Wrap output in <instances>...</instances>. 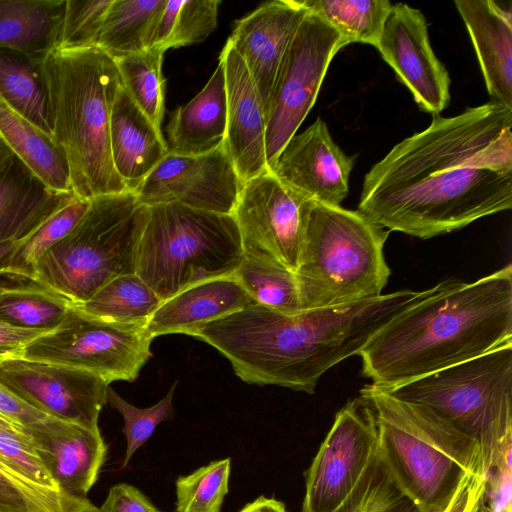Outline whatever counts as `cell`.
<instances>
[{
    "mask_svg": "<svg viewBox=\"0 0 512 512\" xmlns=\"http://www.w3.org/2000/svg\"><path fill=\"white\" fill-rule=\"evenodd\" d=\"M110 148L113 165L126 188L134 192L169 152L159 132L122 85L111 110Z\"/></svg>",
    "mask_w": 512,
    "mask_h": 512,
    "instance_id": "22",
    "label": "cell"
},
{
    "mask_svg": "<svg viewBox=\"0 0 512 512\" xmlns=\"http://www.w3.org/2000/svg\"><path fill=\"white\" fill-rule=\"evenodd\" d=\"M178 381H175L167 394L155 405L137 408L112 388L107 390V402L116 409L124 420L122 432L126 438L127 448L121 469L125 468L134 453L151 437L156 427L171 417L173 412V395Z\"/></svg>",
    "mask_w": 512,
    "mask_h": 512,
    "instance_id": "39",
    "label": "cell"
},
{
    "mask_svg": "<svg viewBox=\"0 0 512 512\" xmlns=\"http://www.w3.org/2000/svg\"><path fill=\"white\" fill-rule=\"evenodd\" d=\"M15 155L0 136V174L9 166Z\"/></svg>",
    "mask_w": 512,
    "mask_h": 512,
    "instance_id": "49",
    "label": "cell"
},
{
    "mask_svg": "<svg viewBox=\"0 0 512 512\" xmlns=\"http://www.w3.org/2000/svg\"><path fill=\"white\" fill-rule=\"evenodd\" d=\"M148 207L133 192L98 196L37 262L31 282L78 306L109 281L136 273Z\"/></svg>",
    "mask_w": 512,
    "mask_h": 512,
    "instance_id": "6",
    "label": "cell"
},
{
    "mask_svg": "<svg viewBox=\"0 0 512 512\" xmlns=\"http://www.w3.org/2000/svg\"><path fill=\"white\" fill-rule=\"evenodd\" d=\"M388 233L358 210L309 200L295 272L300 311L381 296L390 275Z\"/></svg>",
    "mask_w": 512,
    "mask_h": 512,
    "instance_id": "5",
    "label": "cell"
},
{
    "mask_svg": "<svg viewBox=\"0 0 512 512\" xmlns=\"http://www.w3.org/2000/svg\"><path fill=\"white\" fill-rule=\"evenodd\" d=\"M0 464L35 485L60 491L21 431L0 426Z\"/></svg>",
    "mask_w": 512,
    "mask_h": 512,
    "instance_id": "41",
    "label": "cell"
},
{
    "mask_svg": "<svg viewBox=\"0 0 512 512\" xmlns=\"http://www.w3.org/2000/svg\"><path fill=\"white\" fill-rule=\"evenodd\" d=\"M256 304L235 275L206 280L163 301L146 330L154 339L166 334H187L197 328Z\"/></svg>",
    "mask_w": 512,
    "mask_h": 512,
    "instance_id": "21",
    "label": "cell"
},
{
    "mask_svg": "<svg viewBox=\"0 0 512 512\" xmlns=\"http://www.w3.org/2000/svg\"><path fill=\"white\" fill-rule=\"evenodd\" d=\"M19 283L0 286V319L14 326L47 332L58 326L73 305L42 286Z\"/></svg>",
    "mask_w": 512,
    "mask_h": 512,
    "instance_id": "32",
    "label": "cell"
},
{
    "mask_svg": "<svg viewBox=\"0 0 512 512\" xmlns=\"http://www.w3.org/2000/svg\"><path fill=\"white\" fill-rule=\"evenodd\" d=\"M484 475L465 478L445 512H478Z\"/></svg>",
    "mask_w": 512,
    "mask_h": 512,
    "instance_id": "46",
    "label": "cell"
},
{
    "mask_svg": "<svg viewBox=\"0 0 512 512\" xmlns=\"http://www.w3.org/2000/svg\"><path fill=\"white\" fill-rule=\"evenodd\" d=\"M73 196L47 189L15 156L0 174V244L22 241Z\"/></svg>",
    "mask_w": 512,
    "mask_h": 512,
    "instance_id": "24",
    "label": "cell"
},
{
    "mask_svg": "<svg viewBox=\"0 0 512 512\" xmlns=\"http://www.w3.org/2000/svg\"><path fill=\"white\" fill-rule=\"evenodd\" d=\"M164 50L151 47L115 60L121 85L136 106L161 133L165 113Z\"/></svg>",
    "mask_w": 512,
    "mask_h": 512,
    "instance_id": "31",
    "label": "cell"
},
{
    "mask_svg": "<svg viewBox=\"0 0 512 512\" xmlns=\"http://www.w3.org/2000/svg\"><path fill=\"white\" fill-rule=\"evenodd\" d=\"M163 301L136 274L119 276L78 305L87 314L122 323L146 326Z\"/></svg>",
    "mask_w": 512,
    "mask_h": 512,
    "instance_id": "30",
    "label": "cell"
},
{
    "mask_svg": "<svg viewBox=\"0 0 512 512\" xmlns=\"http://www.w3.org/2000/svg\"><path fill=\"white\" fill-rule=\"evenodd\" d=\"M512 207V108L491 100L431 123L366 173L358 211L421 239Z\"/></svg>",
    "mask_w": 512,
    "mask_h": 512,
    "instance_id": "1",
    "label": "cell"
},
{
    "mask_svg": "<svg viewBox=\"0 0 512 512\" xmlns=\"http://www.w3.org/2000/svg\"><path fill=\"white\" fill-rule=\"evenodd\" d=\"M0 414L22 429L47 417L44 413L15 397L1 385Z\"/></svg>",
    "mask_w": 512,
    "mask_h": 512,
    "instance_id": "45",
    "label": "cell"
},
{
    "mask_svg": "<svg viewBox=\"0 0 512 512\" xmlns=\"http://www.w3.org/2000/svg\"><path fill=\"white\" fill-rule=\"evenodd\" d=\"M219 59L224 64L227 98L224 145L240 180L245 183L268 171L266 117L248 70L228 41Z\"/></svg>",
    "mask_w": 512,
    "mask_h": 512,
    "instance_id": "19",
    "label": "cell"
},
{
    "mask_svg": "<svg viewBox=\"0 0 512 512\" xmlns=\"http://www.w3.org/2000/svg\"><path fill=\"white\" fill-rule=\"evenodd\" d=\"M152 340L144 325L104 320L72 305L58 326L27 344L21 358L83 370L108 383L132 382L152 356Z\"/></svg>",
    "mask_w": 512,
    "mask_h": 512,
    "instance_id": "9",
    "label": "cell"
},
{
    "mask_svg": "<svg viewBox=\"0 0 512 512\" xmlns=\"http://www.w3.org/2000/svg\"><path fill=\"white\" fill-rule=\"evenodd\" d=\"M309 200L269 170L245 182L232 213L243 254L295 274Z\"/></svg>",
    "mask_w": 512,
    "mask_h": 512,
    "instance_id": "11",
    "label": "cell"
},
{
    "mask_svg": "<svg viewBox=\"0 0 512 512\" xmlns=\"http://www.w3.org/2000/svg\"><path fill=\"white\" fill-rule=\"evenodd\" d=\"M376 48L421 110L440 114L449 105L450 76L432 49L420 10L392 4Z\"/></svg>",
    "mask_w": 512,
    "mask_h": 512,
    "instance_id": "15",
    "label": "cell"
},
{
    "mask_svg": "<svg viewBox=\"0 0 512 512\" xmlns=\"http://www.w3.org/2000/svg\"><path fill=\"white\" fill-rule=\"evenodd\" d=\"M512 344L511 264L466 283L431 287L359 352L362 373L388 388Z\"/></svg>",
    "mask_w": 512,
    "mask_h": 512,
    "instance_id": "2",
    "label": "cell"
},
{
    "mask_svg": "<svg viewBox=\"0 0 512 512\" xmlns=\"http://www.w3.org/2000/svg\"><path fill=\"white\" fill-rule=\"evenodd\" d=\"M0 101L52 134L42 62L18 51L0 48Z\"/></svg>",
    "mask_w": 512,
    "mask_h": 512,
    "instance_id": "28",
    "label": "cell"
},
{
    "mask_svg": "<svg viewBox=\"0 0 512 512\" xmlns=\"http://www.w3.org/2000/svg\"><path fill=\"white\" fill-rule=\"evenodd\" d=\"M42 74L52 134L66 153L74 196L127 192L110 148L111 110L121 86L115 60L97 47L54 49Z\"/></svg>",
    "mask_w": 512,
    "mask_h": 512,
    "instance_id": "3",
    "label": "cell"
},
{
    "mask_svg": "<svg viewBox=\"0 0 512 512\" xmlns=\"http://www.w3.org/2000/svg\"><path fill=\"white\" fill-rule=\"evenodd\" d=\"M231 459L210 462L176 480L175 512H220L229 491Z\"/></svg>",
    "mask_w": 512,
    "mask_h": 512,
    "instance_id": "38",
    "label": "cell"
},
{
    "mask_svg": "<svg viewBox=\"0 0 512 512\" xmlns=\"http://www.w3.org/2000/svg\"><path fill=\"white\" fill-rule=\"evenodd\" d=\"M307 12L297 0L265 2L236 21L227 40L248 70L265 117L288 48Z\"/></svg>",
    "mask_w": 512,
    "mask_h": 512,
    "instance_id": "17",
    "label": "cell"
},
{
    "mask_svg": "<svg viewBox=\"0 0 512 512\" xmlns=\"http://www.w3.org/2000/svg\"><path fill=\"white\" fill-rule=\"evenodd\" d=\"M243 256L233 215L158 204L148 207L136 274L165 301L194 284L234 275Z\"/></svg>",
    "mask_w": 512,
    "mask_h": 512,
    "instance_id": "8",
    "label": "cell"
},
{
    "mask_svg": "<svg viewBox=\"0 0 512 512\" xmlns=\"http://www.w3.org/2000/svg\"><path fill=\"white\" fill-rule=\"evenodd\" d=\"M379 389L397 400L427 408L475 440L484 473L512 444V344Z\"/></svg>",
    "mask_w": 512,
    "mask_h": 512,
    "instance_id": "7",
    "label": "cell"
},
{
    "mask_svg": "<svg viewBox=\"0 0 512 512\" xmlns=\"http://www.w3.org/2000/svg\"><path fill=\"white\" fill-rule=\"evenodd\" d=\"M343 47L341 36L333 27L307 12L286 53L266 115L269 171L313 107L328 67Z\"/></svg>",
    "mask_w": 512,
    "mask_h": 512,
    "instance_id": "10",
    "label": "cell"
},
{
    "mask_svg": "<svg viewBox=\"0 0 512 512\" xmlns=\"http://www.w3.org/2000/svg\"><path fill=\"white\" fill-rule=\"evenodd\" d=\"M113 0H65L56 49L97 47L100 32Z\"/></svg>",
    "mask_w": 512,
    "mask_h": 512,
    "instance_id": "40",
    "label": "cell"
},
{
    "mask_svg": "<svg viewBox=\"0 0 512 512\" xmlns=\"http://www.w3.org/2000/svg\"><path fill=\"white\" fill-rule=\"evenodd\" d=\"M226 124L225 71L219 59L204 88L172 113L166 126L168 150L188 156L211 152L224 143Z\"/></svg>",
    "mask_w": 512,
    "mask_h": 512,
    "instance_id": "23",
    "label": "cell"
},
{
    "mask_svg": "<svg viewBox=\"0 0 512 512\" xmlns=\"http://www.w3.org/2000/svg\"><path fill=\"white\" fill-rule=\"evenodd\" d=\"M360 396L374 409L388 468L422 512H445L467 476L485 474L477 442L427 408L372 384Z\"/></svg>",
    "mask_w": 512,
    "mask_h": 512,
    "instance_id": "4",
    "label": "cell"
},
{
    "mask_svg": "<svg viewBox=\"0 0 512 512\" xmlns=\"http://www.w3.org/2000/svg\"><path fill=\"white\" fill-rule=\"evenodd\" d=\"M166 0H113L97 48L113 59L153 47Z\"/></svg>",
    "mask_w": 512,
    "mask_h": 512,
    "instance_id": "27",
    "label": "cell"
},
{
    "mask_svg": "<svg viewBox=\"0 0 512 512\" xmlns=\"http://www.w3.org/2000/svg\"><path fill=\"white\" fill-rule=\"evenodd\" d=\"M90 200L73 196L28 237L20 241L11 257L9 278L31 282L39 259L64 238L87 211Z\"/></svg>",
    "mask_w": 512,
    "mask_h": 512,
    "instance_id": "35",
    "label": "cell"
},
{
    "mask_svg": "<svg viewBox=\"0 0 512 512\" xmlns=\"http://www.w3.org/2000/svg\"><path fill=\"white\" fill-rule=\"evenodd\" d=\"M0 426L1 427H5V428H9V429H14V430H18V431H21L23 432V429L20 428L19 426H17L15 423H13L12 421H10L9 419H7L6 417L2 416L0 414Z\"/></svg>",
    "mask_w": 512,
    "mask_h": 512,
    "instance_id": "50",
    "label": "cell"
},
{
    "mask_svg": "<svg viewBox=\"0 0 512 512\" xmlns=\"http://www.w3.org/2000/svg\"><path fill=\"white\" fill-rule=\"evenodd\" d=\"M333 512H422L393 477L377 447L358 482Z\"/></svg>",
    "mask_w": 512,
    "mask_h": 512,
    "instance_id": "33",
    "label": "cell"
},
{
    "mask_svg": "<svg viewBox=\"0 0 512 512\" xmlns=\"http://www.w3.org/2000/svg\"><path fill=\"white\" fill-rule=\"evenodd\" d=\"M0 136L47 189L72 192L68 159L56 138L1 101Z\"/></svg>",
    "mask_w": 512,
    "mask_h": 512,
    "instance_id": "25",
    "label": "cell"
},
{
    "mask_svg": "<svg viewBox=\"0 0 512 512\" xmlns=\"http://www.w3.org/2000/svg\"><path fill=\"white\" fill-rule=\"evenodd\" d=\"M512 444L484 475L478 512H512Z\"/></svg>",
    "mask_w": 512,
    "mask_h": 512,
    "instance_id": "42",
    "label": "cell"
},
{
    "mask_svg": "<svg viewBox=\"0 0 512 512\" xmlns=\"http://www.w3.org/2000/svg\"><path fill=\"white\" fill-rule=\"evenodd\" d=\"M239 512H287V510L281 501L260 496L246 504Z\"/></svg>",
    "mask_w": 512,
    "mask_h": 512,
    "instance_id": "47",
    "label": "cell"
},
{
    "mask_svg": "<svg viewBox=\"0 0 512 512\" xmlns=\"http://www.w3.org/2000/svg\"><path fill=\"white\" fill-rule=\"evenodd\" d=\"M0 512H98V508L89 499L35 485L0 464Z\"/></svg>",
    "mask_w": 512,
    "mask_h": 512,
    "instance_id": "37",
    "label": "cell"
},
{
    "mask_svg": "<svg viewBox=\"0 0 512 512\" xmlns=\"http://www.w3.org/2000/svg\"><path fill=\"white\" fill-rule=\"evenodd\" d=\"M341 36L345 46L366 43L377 47L392 3L388 0H297Z\"/></svg>",
    "mask_w": 512,
    "mask_h": 512,
    "instance_id": "29",
    "label": "cell"
},
{
    "mask_svg": "<svg viewBox=\"0 0 512 512\" xmlns=\"http://www.w3.org/2000/svg\"><path fill=\"white\" fill-rule=\"evenodd\" d=\"M379 442L373 407L360 396L336 414L310 467L302 512H333L350 494Z\"/></svg>",
    "mask_w": 512,
    "mask_h": 512,
    "instance_id": "12",
    "label": "cell"
},
{
    "mask_svg": "<svg viewBox=\"0 0 512 512\" xmlns=\"http://www.w3.org/2000/svg\"><path fill=\"white\" fill-rule=\"evenodd\" d=\"M19 242H7L0 244V276L10 277V263L12 254Z\"/></svg>",
    "mask_w": 512,
    "mask_h": 512,
    "instance_id": "48",
    "label": "cell"
},
{
    "mask_svg": "<svg viewBox=\"0 0 512 512\" xmlns=\"http://www.w3.org/2000/svg\"><path fill=\"white\" fill-rule=\"evenodd\" d=\"M45 331L14 326L0 319V363L21 358L24 348Z\"/></svg>",
    "mask_w": 512,
    "mask_h": 512,
    "instance_id": "44",
    "label": "cell"
},
{
    "mask_svg": "<svg viewBox=\"0 0 512 512\" xmlns=\"http://www.w3.org/2000/svg\"><path fill=\"white\" fill-rule=\"evenodd\" d=\"M219 0L166 1L153 47L170 48L199 43L216 28Z\"/></svg>",
    "mask_w": 512,
    "mask_h": 512,
    "instance_id": "34",
    "label": "cell"
},
{
    "mask_svg": "<svg viewBox=\"0 0 512 512\" xmlns=\"http://www.w3.org/2000/svg\"><path fill=\"white\" fill-rule=\"evenodd\" d=\"M234 275L257 304L285 314L300 312L296 277L288 269L244 255Z\"/></svg>",
    "mask_w": 512,
    "mask_h": 512,
    "instance_id": "36",
    "label": "cell"
},
{
    "mask_svg": "<svg viewBox=\"0 0 512 512\" xmlns=\"http://www.w3.org/2000/svg\"><path fill=\"white\" fill-rule=\"evenodd\" d=\"M65 0H0V48L37 61L58 46Z\"/></svg>",
    "mask_w": 512,
    "mask_h": 512,
    "instance_id": "26",
    "label": "cell"
},
{
    "mask_svg": "<svg viewBox=\"0 0 512 512\" xmlns=\"http://www.w3.org/2000/svg\"><path fill=\"white\" fill-rule=\"evenodd\" d=\"M44 467L66 496L88 499L107 447L99 428L47 416L23 428Z\"/></svg>",
    "mask_w": 512,
    "mask_h": 512,
    "instance_id": "18",
    "label": "cell"
},
{
    "mask_svg": "<svg viewBox=\"0 0 512 512\" xmlns=\"http://www.w3.org/2000/svg\"><path fill=\"white\" fill-rule=\"evenodd\" d=\"M109 384L75 368L15 358L0 363V385L47 416L98 427Z\"/></svg>",
    "mask_w": 512,
    "mask_h": 512,
    "instance_id": "14",
    "label": "cell"
},
{
    "mask_svg": "<svg viewBox=\"0 0 512 512\" xmlns=\"http://www.w3.org/2000/svg\"><path fill=\"white\" fill-rule=\"evenodd\" d=\"M356 161L334 142L326 123L317 118L282 149L271 172L304 197L339 205L348 195L349 176Z\"/></svg>",
    "mask_w": 512,
    "mask_h": 512,
    "instance_id": "16",
    "label": "cell"
},
{
    "mask_svg": "<svg viewBox=\"0 0 512 512\" xmlns=\"http://www.w3.org/2000/svg\"><path fill=\"white\" fill-rule=\"evenodd\" d=\"M476 51L492 100L512 108V10L493 0L454 2Z\"/></svg>",
    "mask_w": 512,
    "mask_h": 512,
    "instance_id": "20",
    "label": "cell"
},
{
    "mask_svg": "<svg viewBox=\"0 0 512 512\" xmlns=\"http://www.w3.org/2000/svg\"><path fill=\"white\" fill-rule=\"evenodd\" d=\"M98 512H162L139 489L119 483L112 486Z\"/></svg>",
    "mask_w": 512,
    "mask_h": 512,
    "instance_id": "43",
    "label": "cell"
},
{
    "mask_svg": "<svg viewBox=\"0 0 512 512\" xmlns=\"http://www.w3.org/2000/svg\"><path fill=\"white\" fill-rule=\"evenodd\" d=\"M243 184L223 143L201 155L168 152L133 193L147 207L176 203L232 215Z\"/></svg>",
    "mask_w": 512,
    "mask_h": 512,
    "instance_id": "13",
    "label": "cell"
}]
</instances>
